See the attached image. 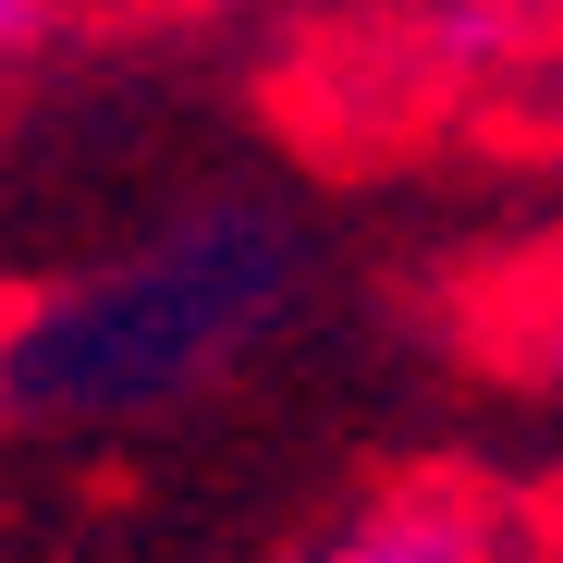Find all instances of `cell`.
Here are the masks:
<instances>
[{"instance_id": "6", "label": "cell", "mask_w": 563, "mask_h": 563, "mask_svg": "<svg viewBox=\"0 0 563 563\" xmlns=\"http://www.w3.org/2000/svg\"><path fill=\"white\" fill-rule=\"evenodd\" d=\"M86 13H209V0H86Z\"/></svg>"}, {"instance_id": "2", "label": "cell", "mask_w": 563, "mask_h": 563, "mask_svg": "<svg viewBox=\"0 0 563 563\" xmlns=\"http://www.w3.org/2000/svg\"><path fill=\"white\" fill-rule=\"evenodd\" d=\"M515 551H539V515H515L503 490H478V478H453V465H429V478L367 490L307 563H515Z\"/></svg>"}, {"instance_id": "3", "label": "cell", "mask_w": 563, "mask_h": 563, "mask_svg": "<svg viewBox=\"0 0 563 563\" xmlns=\"http://www.w3.org/2000/svg\"><path fill=\"white\" fill-rule=\"evenodd\" d=\"M515 343H527V367H551L563 380V233L527 257V282H515Z\"/></svg>"}, {"instance_id": "1", "label": "cell", "mask_w": 563, "mask_h": 563, "mask_svg": "<svg viewBox=\"0 0 563 563\" xmlns=\"http://www.w3.org/2000/svg\"><path fill=\"white\" fill-rule=\"evenodd\" d=\"M295 245L269 209H197L147 233L135 257L37 295L25 319H0V405L62 417V429H123L184 393H209L221 367L269 331Z\"/></svg>"}, {"instance_id": "4", "label": "cell", "mask_w": 563, "mask_h": 563, "mask_svg": "<svg viewBox=\"0 0 563 563\" xmlns=\"http://www.w3.org/2000/svg\"><path fill=\"white\" fill-rule=\"evenodd\" d=\"M74 13V0H0V74H25L37 49H49V25Z\"/></svg>"}, {"instance_id": "5", "label": "cell", "mask_w": 563, "mask_h": 563, "mask_svg": "<svg viewBox=\"0 0 563 563\" xmlns=\"http://www.w3.org/2000/svg\"><path fill=\"white\" fill-rule=\"evenodd\" d=\"M527 515H539V563H563V478H551V490H539Z\"/></svg>"}]
</instances>
